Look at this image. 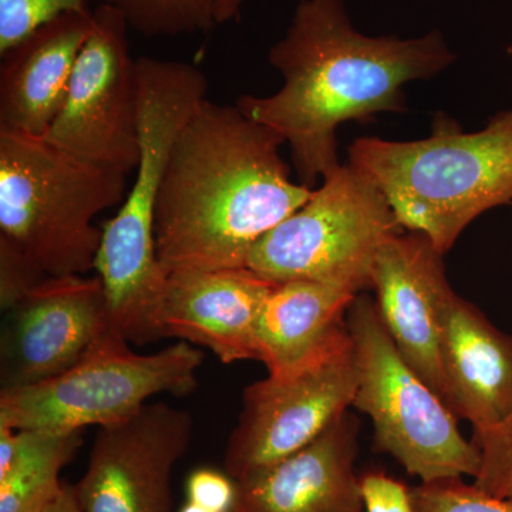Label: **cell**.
<instances>
[{
  "instance_id": "obj_15",
  "label": "cell",
  "mask_w": 512,
  "mask_h": 512,
  "mask_svg": "<svg viewBox=\"0 0 512 512\" xmlns=\"http://www.w3.org/2000/svg\"><path fill=\"white\" fill-rule=\"evenodd\" d=\"M357 453L359 423L348 412L298 453L235 481L232 512H365Z\"/></svg>"
},
{
  "instance_id": "obj_16",
  "label": "cell",
  "mask_w": 512,
  "mask_h": 512,
  "mask_svg": "<svg viewBox=\"0 0 512 512\" xmlns=\"http://www.w3.org/2000/svg\"><path fill=\"white\" fill-rule=\"evenodd\" d=\"M440 356L447 404L473 436L511 413L512 336L454 289L441 312Z\"/></svg>"
},
{
  "instance_id": "obj_31",
  "label": "cell",
  "mask_w": 512,
  "mask_h": 512,
  "mask_svg": "<svg viewBox=\"0 0 512 512\" xmlns=\"http://www.w3.org/2000/svg\"><path fill=\"white\" fill-rule=\"evenodd\" d=\"M180 512H215L212 510H208V508L202 507V505L191 503V501H187L184 504V507L181 508Z\"/></svg>"
},
{
  "instance_id": "obj_2",
  "label": "cell",
  "mask_w": 512,
  "mask_h": 512,
  "mask_svg": "<svg viewBox=\"0 0 512 512\" xmlns=\"http://www.w3.org/2000/svg\"><path fill=\"white\" fill-rule=\"evenodd\" d=\"M284 138L205 100L175 141L156 211L165 275L248 268L252 249L311 198L293 183Z\"/></svg>"
},
{
  "instance_id": "obj_22",
  "label": "cell",
  "mask_w": 512,
  "mask_h": 512,
  "mask_svg": "<svg viewBox=\"0 0 512 512\" xmlns=\"http://www.w3.org/2000/svg\"><path fill=\"white\" fill-rule=\"evenodd\" d=\"M87 9L89 0H0V56L57 16Z\"/></svg>"
},
{
  "instance_id": "obj_13",
  "label": "cell",
  "mask_w": 512,
  "mask_h": 512,
  "mask_svg": "<svg viewBox=\"0 0 512 512\" xmlns=\"http://www.w3.org/2000/svg\"><path fill=\"white\" fill-rule=\"evenodd\" d=\"M443 254L419 232H400L377 254L376 308L400 355L446 400L441 367V312L448 293Z\"/></svg>"
},
{
  "instance_id": "obj_10",
  "label": "cell",
  "mask_w": 512,
  "mask_h": 512,
  "mask_svg": "<svg viewBox=\"0 0 512 512\" xmlns=\"http://www.w3.org/2000/svg\"><path fill=\"white\" fill-rule=\"evenodd\" d=\"M356 390L352 338L292 375L249 384L225 453L228 476L241 480L309 446L352 409Z\"/></svg>"
},
{
  "instance_id": "obj_28",
  "label": "cell",
  "mask_w": 512,
  "mask_h": 512,
  "mask_svg": "<svg viewBox=\"0 0 512 512\" xmlns=\"http://www.w3.org/2000/svg\"><path fill=\"white\" fill-rule=\"evenodd\" d=\"M45 512H84L72 485L62 484L55 497L47 504Z\"/></svg>"
},
{
  "instance_id": "obj_6",
  "label": "cell",
  "mask_w": 512,
  "mask_h": 512,
  "mask_svg": "<svg viewBox=\"0 0 512 512\" xmlns=\"http://www.w3.org/2000/svg\"><path fill=\"white\" fill-rule=\"evenodd\" d=\"M348 328L357 365L353 409L372 420L377 450L421 483L476 478L480 450L461 434L456 413L400 355L365 293L350 306Z\"/></svg>"
},
{
  "instance_id": "obj_25",
  "label": "cell",
  "mask_w": 512,
  "mask_h": 512,
  "mask_svg": "<svg viewBox=\"0 0 512 512\" xmlns=\"http://www.w3.org/2000/svg\"><path fill=\"white\" fill-rule=\"evenodd\" d=\"M187 501L215 512H232L237 500V483L228 474L212 468H198L188 477Z\"/></svg>"
},
{
  "instance_id": "obj_30",
  "label": "cell",
  "mask_w": 512,
  "mask_h": 512,
  "mask_svg": "<svg viewBox=\"0 0 512 512\" xmlns=\"http://www.w3.org/2000/svg\"><path fill=\"white\" fill-rule=\"evenodd\" d=\"M55 497V495H53ZM53 497L43 498V500L36 501V503L30 504L28 508H25L22 512H45L47 504L52 500Z\"/></svg>"
},
{
  "instance_id": "obj_5",
  "label": "cell",
  "mask_w": 512,
  "mask_h": 512,
  "mask_svg": "<svg viewBox=\"0 0 512 512\" xmlns=\"http://www.w3.org/2000/svg\"><path fill=\"white\" fill-rule=\"evenodd\" d=\"M127 177L0 128V235L49 278L86 274L103 239L94 220L124 201Z\"/></svg>"
},
{
  "instance_id": "obj_29",
  "label": "cell",
  "mask_w": 512,
  "mask_h": 512,
  "mask_svg": "<svg viewBox=\"0 0 512 512\" xmlns=\"http://www.w3.org/2000/svg\"><path fill=\"white\" fill-rule=\"evenodd\" d=\"M242 3H244V0H217V8H215V22H217V25L238 18Z\"/></svg>"
},
{
  "instance_id": "obj_27",
  "label": "cell",
  "mask_w": 512,
  "mask_h": 512,
  "mask_svg": "<svg viewBox=\"0 0 512 512\" xmlns=\"http://www.w3.org/2000/svg\"><path fill=\"white\" fill-rule=\"evenodd\" d=\"M18 448V430L0 423V477L8 473Z\"/></svg>"
},
{
  "instance_id": "obj_14",
  "label": "cell",
  "mask_w": 512,
  "mask_h": 512,
  "mask_svg": "<svg viewBox=\"0 0 512 512\" xmlns=\"http://www.w3.org/2000/svg\"><path fill=\"white\" fill-rule=\"evenodd\" d=\"M274 286L249 268L168 275L163 338L210 349L224 365L258 360L256 328Z\"/></svg>"
},
{
  "instance_id": "obj_3",
  "label": "cell",
  "mask_w": 512,
  "mask_h": 512,
  "mask_svg": "<svg viewBox=\"0 0 512 512\" xmlns=\"http://www.w3.org/2000/svg\"><path fill=\"white\" fill-rule=\"evenodd\" d=\"M140 160L116 217L103 227L94 269L111 326L134 345L163 339L160 316L168 276L158 262L156 211L175 141L207 100L208 80L187 62L138 57Z\"/></svg>"
},
{
  "instance_id": "obj_20",
  "label": "cell",
  "mask_w": 512,
  "mask_h": 512,
  "mask_svg": "<svg viewBox=\"0 0 512 512\" xmlns=\"http://www.w3.org/2000/svg\"><path fill=\"white\" fill-rule=\"evenodd\" d=\"M123 13L146 37L194 35L214 29L217 0H100Z\"/></svg>"
},
{
  "instance_id": "obj_4",
  "label": "cell",
  "mask_w": 512,
  "mask_h": 512,
  "mask_svg": "<svg viewBox=\"0 0 512 512\" xmlns=\"http://www.w3.org/2000/svg\"><path fill=\"white\" fill-rule=\"evenodd\" d=\"M349 163L379 187L404 231L446 255L481 214L512 204V109L476 133L440 113L423 140L357 138Z\"/></svg>"
},
{
  "instance_id": "obj_7",
  "label": "cell",
  "mask_w": 512,
  "mask_h": 512,
  "mask_svg": "<svg viewBox=\"0 0 512 512\" xmlns=\"http://www.w3.org/2000/svg\"><path fill=\"white\" fill-rule=\"evenodd\" d=\"M202 362L204 355L187 342L153 355H138L120 332L110 328L59 376L0 390V423L15 430L53 433L116 426L157 394L194 392Z\"/></svg>"
},
{
  "instance_id": "obj_12",
  "label": "cell",
  "mask_w": 512,
  "mask_h": 512,
  "mask_svg": "<svg viewBox=\"0 0 512 512\" xmlns=\"http://www.w3.org/2000/svg\"><path fill=\"white\" fill-rule=\"evenodd\" d=\"M5 313L2 390L59 376L113 328L99 275L47 278Z\"/></svg>"
},
{
  "instance_id": "obj_21",
  "label": "cell",
  "mask_w": 512,
  "mask_h": 512,
  "mask_svg": "<svg viewBox=\"0 0 512 512\" xmlns=\"http://www.w3.org/2000/svg\"><path fill=\"white\" fill-rule=\"evenodd\" d=\"M414 512H512V498L464 483L463 477L421 483L410 488Z\"/></svg>"
},
{
  "instance_id": "obj_26",
  "label": "cell",
  "mask_w": 512,
  "mask_h": 512,
  "mask_svg": "<svg viewBox=\"0 0 512 512\" xmlns=\"http://www.w3.org/2000/svg\"><path fill=\"white\" fill-rule=\"evenodd\" d=\"M365 512H414L410 488L384 473L362 477Z\"/></svg>"
},
{
  "instance_id": "obj_17",
  "label": "cell",
  "mask_w": 512,
  "mask_h": 512,
  "mask_svg": "<svg viewBox=\"0 0 512 512\" xmlns=\"http://www.w3.org/2000/svg\"><path fill=\"white\" fill-rule=\"evenodd\" d=\"M92 26V9L66 12L2 55L0 128L46 136L62 109Z\"/></svg>"
},
{
  "instance_id": "obj_11",
  "label": "cell",
  "mask_w": 512,
  "mask_h": 512,
  "mask_svg": "<svg viewBox=\"0 0 512 512\" xmlns=\"http://www.w3.org/2000/svg\"><path fill=\"white\" fill-rule=\"evenodd\" d=\"M187 410L158 402L99 429L86 473L74 485L84 512H173L171 473L191 443Z\"/></svg>"
},
{
  "instance_id": "obj_18",
  "label": "cell",
  "mask_w": 512,
  "mask_h": 512,
  "mask_svg": "<svg viewBox=\"0 0 512 512\" xmlns=\"http://www.w3.org/2000/svg\"><path fill=\"white\" fill-rule=\"evenodd\" d=\"M356 298L357 293L315 281L275 284L256 328L258 360L268 376L292 375L345 346Z\"/></svg>"
},
{
  "instance_id": "obj_9",
  "label": "cell",
  "mask_w": 512,
  "mask_h": 512,
  "mask_svg": "<svg viewBox=\"0 0 512 512\" xmlns=\"http://www.w3.org/2000/svg\"><path fill=\"white\" fill-rule=\"evenodd\" d=\"M123 13L100 3L66 99L46 138L89 163L130 175L140 160L137 60Z\"/></svg>"
},
{
  "instance_id": "obj_1",
  "label": "cell",
  "mask_w": 512,
  "mask_h": 512,
  "mask_svg": "<svg viewBox=\"0 0 512 512\" xmlns=\"http://www.w3.org/2000/svg\"><path fill=\"white\" fill-rule=\"evenodd\" d=\"M268 59L284 86L271 96H242L237 107L284 138L299 181L312 188L340 165L336 131L343 123L403 113V87L443 72L456 55L440 32L369 37L352 25L343 0H301Z\"/></svg>"
},
{
  "instance_id": "obj_23",
  "label": "cell",
  "mask_w": 512,
  "mask_h": 512,
  "mask_svg": "<svg viewBox=\"0 0 512 512\" xmlns=\"http://www.w3.org/2000/svg\"><path fill=\"white\" fill-rule=\"evenodd\" d=\"M471 441L481 456L474 484L497 497L512 498V410L500 424Z\"/></svg>"
},
{
  "instance_id": "obj_8",
  "label": "cell",
  "mask_w": 512,
  "mask_h": 512,
  "mask_svg": "<svg viewBox=\"0 0 512 512\" xmlns=\"http://www.w3.org/2000/svg\"><path fill=\"white\" fill-rule=\"evenodd\" d=\"M403 231L379 187L340 164L256 244L248 268L274 284L315 281L359 295L372 289L380 248Z\"/></svg>"
},
{
  "instance_id": "obj_19",
  "label": "cell",
  "mask_w": 512,
  "mask_h": 512,
  "mask_svg": "<svg viewBox=\"0 0 512 512\" xmlns=\"http://www.w3.org/2000/svg\"><path fill=\"white\" fill-rule=\"evenodd\" d=\"M82 443V431L18 430L15 460L0 477V512H22L53 497L62 487L60 471L76 457Z\"/></svg>"
},
{
  "instance_id": "obj_24",
  "label": "cell",
  "mask_w": 512,
  "mask_h": 512,
  "mask_svg": "<svg viewBox=\"0 0 512 512\" xmlns=\"http://www.w3.org/2000/svg\"><path fill=\"white\" fill-rule=\"evenodd\" d=\"M49 278L12 239L0 235V306L9 311Z\"/></svg>"
}]
</instances>
